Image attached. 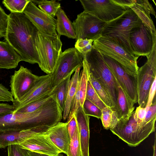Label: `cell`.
<instances>
[{
    "label": "cell",
    "mask_w": 156,
    "mask_h": 156,
    "mask_svg": "<svg viewBox=\"0 0 156 156\" xmlns=\"http://www.w3.org/2000/svg\"><path fill=\"white\" fill-rule=\"evenodd\" d=\"M62 119V112L58 103L51 98L41 108L32 112L13 111L0 114V131L33 129L43 132Z\"/></svg>",
    "instance_id": "cell-1"
},
{
    "label": "cell",
    "mask_w": 156,
    "mask_h": 156,
    "mask_svg": "<svg viewBox=\"0 0 156 156\" xmlns=\"http://www.w3.org/2000/svg\"><path fill=\"white\" fill-rule=\"evenodd\" d=\"M38 31L23 13H10L4 38L20 55L21 61L38 64L35 42Z\"/></svg>",
    "instance_id": "cell-2"
},
{
    "label": "cell",
    "mask_w": 156,
    "mask_h": 156,
    "mask_svg": "<svg viewBox=\"0 0 156 156\" xmlns=\"http://www.w3.org/2000/svg\"><path fill=\"white\" fill-rule=\"evenodd\" d=\"M142 23L136 14L130 8L117 18L108 22L102 36L109 37L134 55L129 43L130 34L132 29Z\"/></svg>",
    "instance_id": "cell-3"
},
{
    "label": "cell",
    "mask_w": 156,
    "mask_h": 156,
    "mask_svg": "<svg viewBox=\"0 0 156 156\" xmlns=\"http://www.w3.org/2000/svg\"><path fill=\"white\" fill-rule=\"evenodd\" d=\"M156 119L140 123L135 118V111H133L129 117L118 120L110 129L129 146L135 147L155 131Z\"/></svg>",
    "instance_id": "cell-4"
},
{
    "label": "cell",
    "mask_w": 156,
    "mask_h": 156,
    "mask_svg": "<svg viewBox=\"0 0 156 156\" xmlns=\"http://www.w3.org/2000/svg\"><path fill=\"white\" fill-rule=\"evenodd\" d=\"M83 56L87 62L90 73L108 92L115 108L119 86L104 61L102 54L93 47L90 51Z\"/></svg>",
    "instance_id": "cell-5"
},
{
    "label": "cell",
    "mask_w": 156,
    "mask_h": 156,
    "mask_svg": "<svg viewBox=\"0 0 156 156\" xmlns=\"http://www.w3.org/2000/svg\"><path fill=\"white\" fill-rule=\"evenodd\" d=\"M35 42L39 67L47 74L52 73L62 53L60 37L38 31Z\"/></svg>",
    "instance_id": "cell-6"
},
{
    "label": "cell",
    "mask_w": 156,
    "mask_h": 156,
    "mask_svg": "<svg viewBox=\"0 0 156 156\" xmlns=\"http://www.w3.org/2000/svg\"><path fill=\"white\" fill-rule=\"evenodd\" d=\"M93 46L101 54L117 62L129 74L136 77L139 68L137 64L138 57L132 55L107 36H102L94 41Z\"/></svg>",
    "instance_id": "cell-7"
},
{
    "label": "cell",
    "mask_w": 156,
    "mask_h": 156,
    "mask_svg": "<svg viewBox=\"0 0 156 156\" xmlns=\"http://www.w3.org/2000/svg\"><path fill=\"white\" fill-rule=\"evenodd\" d=\"M136 79L139 106L145 108L149 91L154 80L156 79V43L146 62L139 68Z\"/></svg>",
    "instance_id": "cell-8"
},
{
    "label": "cell",
    "mask_w": 156,
    "mask_h": 156,
    "mask_svg": "<svg viewBox=\"0 0 156 156\" xmlns=\"http://www.w3.org/2000/svg\"><path fill=\"white\" fill-rule=\"evenodd\" d=\"M85 11L77 15L72 23L76 41L79 39L94 41L102 36V32L107 23Z\"/></svg>",
    "instance_id": "cell-9"
},
{
    "label": "cell",
    "mask_w": 156,
    "mask_h": 156,
    "mask_svg": "<svg viewBox=\"0 0 156 156\" xmlns=\"http://www.w3.org/2000/svg\"><path fill=\"white\" fill-rule=\"evenodd\" d=\"M83 55L75 48H69L62 52L52 73L53 87L72 74L79 67H83Z\"/></svg>",
    "instance_id": "cell-10"
},
{
    "label": "cell",
    "mask_w": 156,
    "mask_h": 156,
    "mask_svg": "<svg viewBox=\"0 0 156 156\" xmlns=\"http://www.w3.org/2000/svg\"><path fill=\"white\" fill-rule=\"evenodd\" d=\"M80 1L84 11L106 22L117 18L129 9L120 6L113 0H80Z\"/></svg>",
    "instance_id": "cell-11"
},
{
    "label": "cell",
    "mask_w": 156,
    "mask_h": 156,
    "mask_svg": "<svg viewBox=\"0 0 156 156\" xmlns=\"http://www.w3.org/2000/svg\"><path fill=\"white\" fill-rule=\"evenodd\" d=\"M129 43L135 57L145 56L147 58L154 45L156 43V35L153 34L143 23L132 30Z\"/></svg>",
    "instance_id": "cell-12"
},
{
    "label": "cell",
    "mask_w": 156,
    "mask_h": 156,
    "mask_svg": "<svg viewBox=\"0 0 156 156\" xmlns=\"http://www.w3.org/2000/svg\"><path fill=\"white\" fill-rule=\"evenodd\" d=\"M103 59L127 97L134 104L138 102L136 77L129 74L117 62L102 55Z\"/></svg>",
    "instance_id": "cell-13"
},
{
    "label": "cell",
    "mask_w": 156,
    "mask_h": 156,
    "mask_svg": "<svg viewBox=\"0 0 156 156\" xmlns=\"http://www.w3.org/2000/svg\"><path fill=\"white\" fill-rule=\"evenodd\" d=\"M23 13L38 31L48 35L58 36L56 30V19L43 12L31 0Z\"/></svg>",
    "instance_id": "cell-14"
},
{
    "label": "cell",
    "mask_w": 156,
    "mask_h": 156,
    "mask_svg": "<svg viewBox=\"0 0 156 156\" xmlns=\"http://www.w3.org/2000/svg\"><path fill=\"white\" fill-rule=\"evenodd\" d=\"M27 68L21 66L18 70H15L11 76V92L14 101H19L32 87L39 79Z\"/></svg>",
    "instance_id": "cell-15"
},
{
    "label": "cell",
    "mask_w": 156,
    "mask_h": 156,
    "mask_svg": "<svg viewBox=\"0 0 156 156\" xmlns=\"http://www.w3.org/2000/svg\"><path fill=\"white\" fill-rule=\"evenodd\" d=\"M52 73L40 76L29 91L19 101L12 102L16 111L29 104L54 92Z\"/></svg>",
    "instance_id": "cell-16"
},
{
    "label": "cell",
    "mask_w": 156,
    "mask_h": 156,
    "mask_svg": "<svg viewBox=\"0 0 156 156\" xmlns=\"http://www.w3.org/2000/svg\"><path fill=\"white\" fill-rule=\"evenodd\" d=\"M44 132L37 133L19 145L30 151L51 156H56L62 153Z\"/></svg>",
    "instance_id": "cell-17"
},
{
    "label": "cell",
    "mask_w": 156,
    "mask_h": 156,
    "mask_svg": "<svg viewBox=\"0 0 156 156\" xmlns=\"http://www.w3.org/2000/svg\"><path fill=\"white\" fill-rule=\"evenodd\" d=\"M44 133L62 153L67 155L71 140L67 129V122H60L48 129Z\"/></svg>",
    "instance_id": "cell-18"
},
{
    "label": "cell",
    "mask_w": 156,
    "mask_h": 156,
    "mask_svg": "<svg viewBox=\"0 0 156 156\" xmlns=\"http://www.w3.org/2000/svg\"><path fill=\"white\" fill-rule=\"evenodd\" d=\"M38 132H40L33 129L0 131V148L19 145Z\"/></svg>",
    "instance_id": "cell-19"
},
{
    "label": "cell",
    "mask_w": 156,
    "mask_h": 156,
    "mask_svg": "<svg viewBox=\"0 0 156 156\" xmlns=\"http://www.w3.org/2000/svg\"><path fill=\"white\" fill-rule=\"evenodd\" d=\"M79 129L80 146L83 156H89L90 116L85 114L80 106L75 114Z\"/></svg>",
    "instance_id": "cell-20"
},
{
    "label": "cell",
    "mask_w": 156,
    "mask_h": 156,
    "mask_svg": "<svg viewBox=\"0 0 156 156\" xmlns=\"http://www.w3.org/2000/svg\"><path fill=\"white\" fill-rule=\"evenodd\" d=\"M137 15L142 22L151 30L153 34L156 35L154 23L150 15L156 17V14L152 5L148 0H134L133 5L130 7Z\"/></svg>",
    "instance_id": "cell-21"
},
{
    "label": "cell",
    "mask_w": 156,
    "mask_h": 156,
    "mask_svg": "<svg viewBox=\"0 0 156 156\" xmlns=\"http://www.w3.org/2000/svg\"><path fill=\"white\" fill-rule=\"evenodd\" d=\"M20 61V56L9 44L0 41V68H16Z\"/></svg>",
    "instance_id": "cell-22"
},
{
    "label": "cell",
    "mask_w": 156,
    "mask_h": 156,
    "mask_svg": "<svg viewBox=\"0 0 156 156\" xmlns=\"http://www.w3.org/2000/svg\"><path fill=\"white\" fill-rule=\"evenodd\" d=\"M134 103L127 97L121 88H118V95L116 105L112 108L116 112L118 120L127 119L134 111Z\"/></svg>",
    "instance_id": "cell-23"
},
{
    "label": "cell",
    "mask_w": 156,
    "mask_h": 156,
    "mask_svg": "<svg viewBox=\"0 0 156 156\" xmlns=\"http://www.w3.org/2000/svg\"><path fill=\"white\" fill-rule=\"evenodd\" d=\"M57 17L56 31L58 36L62 35L68 38L76 39V34L73 25L64 10L60 7L56 14Z\"/></svg>",
    "instance_id": "cell-24"
},
{
    "label": "cell",
    "mask_w": 156,
    "mask_h": 156,
    "mask_svg": "<svg viewBox=\"0 0 156 156\" xmlns=\"http://www.w3.org/2000/svg\"><path fill=\"white\" fill-rule=\"evenodd\" d=\"M81 68L79 66L76 69L69 82L63 112L64 120L67 119L69 115L71 104L77 89L80 70Z\"/></svg>",
    "instance_id": "cell-25"
},
{
    "label": "cell",
    "mask_w": 156,
    "mask_h": 156,
    "mask_svg": "<svg viewBox=\"0 0 156 156\" xmlns=\"http://www.w3.org/2000/svg\"><path fill=\"white\" fill-rule=\"evenodd\" d=\"M88 80L99 98L106 106L112 109L114 108V106L108 93L102 85L90 73L89 68Z\"/></svg>",
    "instance_id": "cell-26"
},
{
    "label": "cell",
    "mask_w": 156,
    "mask_h": 156,
    "mask_svg": "<svg viewBox=\"0 0 156 156\" xmlns=\"http://www.w3.org/2000/svg\"><path fill=\"white\" fill-rule=\"evenodd\" d=\"M83 69L80 73L78 87L80 93V106L82 107L86 99V95L88 81V67L85 59L83 58Z\"/></svg>",
    "instance_id": "cell-27"
},
{
    "label": "cell",
    "mask_w": 156,
    "mask_h": 156,
    "mask_svg": "<svg viewBox=\"0 0 156 156\" xmlns=\"http://www.w3.org/2000/svg\"><path fill=\"white\" fill-rule=\"evenodd\" d=\"M72 75H69L55 86L54 90V93L56 94L59 105L63 112L68 86Z\"/></svg>",
    "instance_id": "cell-28"
},
{
    "label": "cell",
    "mask_w": 156,
    "mask_h": 156,
    "mask_svg": "<svg viewBox=\"0 0 156 156\" xmlns=\"http://www.w3.org/2000/svg\"><path fill=\"white\" fill-rule=\"evenodd\" d=\"M38 5L40 9L48 15L54 18L58 9L61 7L60 3L55 0H31Z\"/></svg>",
    "instance_id": "cell-29"
},
{
    "label": "cell",
    "mask_w": 156,
    "mask_h": 156,
    "mask_svg": "<svg viewBox=\"0 0 156 156\" xmlns=\"http://www.w3.org/2000/svg\"><path fill=\"white\" fill-rule=\"evenodd\" d=\"M30 0H4L2 3L12 13H23Z\"/></svg>",
    "instance_id": "cell-30"
},
{
    "label": "cell",
    "mask_w": 156,
    "mask_h": 156,
    "mask_svg": "<svg viewBox=\"0 0 156 156\" xmlns=\"http://www.w3.org/2000/svg\"><path fill=\"white\" fill-rule=\"evenodd\" d=\"M66 155L67 156H83L78 127L70 140Z\"/></svg>",
    "instance_id": "cell-31"
},
{
    "label": "cell",
    "mask_w": 156,
    "mask_h": 156,
    "mask_svg": "<svg viewBox=\"0 0 156 156\" xmlns=\"http://www.w3.org/2000/svg\"><path fill=\"white\" fill-rule=\"evenodd\" d=\"M54 93V92H53L51 94L45 96L29 104L17 111H14L22 113H28L33 112L39 109L48 102L52 94Z\"/></svg>",
    "instance_id": "cell-32"
},
{
    "label": "cell",
    "mask_w": 156,
    "mask_h": 156,
    "mask_svg": "<svg viewBox=\"0 0 156 156\" xmlns=\"http://www.w3.org/2000/svg\"><path fill=\"white\" fill-rule=\"evenodd\" d=\"M86 99L91 101L101 110L107 106L99 98L88 80L87 83Z\"/></svg>",
    "instance_id": "cell-33"
},
{
    "label": "cell",
    "mask_w": 156,
    "mask_h": 156,
    "mask_svg": "<svg viewBox=\"0 0 156 156\" xmlns=\"http://www.w3.org/2000/svg\"><path fill=\"white\" fill-rule=\"evenodd\" d=\"M82 108L86 115L101 119L102 110L89 100L85 99Z\"/></svg>",
    "instance_id": "cell-34"
},
{
    "label": "cell",
    "mask_w": 156,
    "mask_h": 156,
    "mask_svg": "<svg viewBox=\"0 0 156 156\" xmlns=\"http://www.w3.org/2000/svg\"><path fill=\"white\" fill-rule=\"evenodd\" d=\"M76 41L75 48L83 56L90 51L93 48V40L79 39Z\"/></svg>",
    "instance_id": "cell-35"
},
{
    "label": "cell",
    "mask_w": 156,
    "mask_h": 156,
    "mask_svg": "<svg viewBox=\"0 0 156 156\" xmlns=\"http://www.w3.org/2000/svg\"><path fill=\"white\" fill-rule=\"evenodd\" d=\"M112 109L108 107H106L101 110V119L104 128L109 129L112 119Z\"/></svg>",
    "instance_id": "cell-36"
},
{
    "label": "cell",
    "mask_w": 156,
    "mask_h": 156,
    "mask_svg": "<svg viewBox=\"0 0 156 156\" xmlns=\"http://www.w3.org/2000/svg\"><path fill=\"white\" fill-rule=\"evenodd\" d=\"M9 15L0 6V38L5 37L8 23Z\"/></svg>",
    "instance_id": "cell-37"
},
{
    "label": "cell",
    "mask_w": 156,
    "mask_h": 156,
    "mask_svg": "<svg viewBox=\"0 0 156 156\" xmlns=\"http://www.w3.org/2000/svg\"><path fill=\"white\" fill-rule=\"evenodd\" d=\"M8 147V156H27L28 150L21 148L19 145H12Z\"/></svg>",
    "instance_id": "cell-38"
},
{
    "label": "cell",
    "mask_w": 156,
    "mask_h": 156,
    "mask_svg": "<svg viewBox=\"0 0 156 156\" xmlns=\"http://www.w3.org/2000/svg\"><path fill=\"white\" fill-rule=\"evenodd\" d=\"M14 100L11 92L3 85L0 83V101L13 102Z\"/></svg>",
    "instance_id": "cell-39"
},
{
    "label": "cell",
    "mask_w": 156,
    "mask_h": 156,
    "mask_svg": "<svg viewBox=\"0 0 156 156\" xmlns=\"http://www.w3.org/2000/svg\"><path fill=\"white\" fill-rule=\"evenodd\" d=\"M66 122L67 129L71 140L78 127L75 114L73 115L70 118L67 119Z\"/></svg>",
    "instance_id": "cell-40"
},
{
    "label": "cell",
    "mask_w": 156,
    "mask_h": 156,
    "mask_svg": "<svg viewBox=\"0 0 156 156\" xmlns=\"http://www.w3.org/2000/svg\"><path fill=\"white\" fill-rule=\"evenodd\" d=\"M156 119V100L153 101L151 105L147 110L145 119V121L150 122Z\"/></svg>",
    "instance_id": "cell-41"
},
{
    "label": "cell",
    "mask_w": 156,
    "mask_h": 156,
    "mask_svg": "<svg viewBox=\"0 0 156 156\" xmlns=\"http://www.w3.org/2000/svg\"><path fill=\"white\" fill-rule=\"evenodd\" d=\"M146 113L145 108H142L140 106L136 108L135 111V117L138 123H142L145 122V119Z\"/></svg>",
    "instance_id": "cell-42"
},
{
    "label": "cell",
    "mask_w": 156,
    "mask_h": 156,
    "mask_svg": "<svg viewBox=\"0 0 156 156\" xmlns=\"http://www.w3.org/2000/svg\"><path fill=\"white\" fill-rule=\"evenodd\" d=\"M156 79L153 82L149 91L148 100L145 108L146 110L151 105L154 100L155 99Z\"/></svg>",
    "instance_id": "cell-43"
},
{
    "label": "cell",
    "mask_w": 156,
    "mask_h": 156,
    "mask_svg": "<svg viewBox=\"0 0 156 156\" xmlns=\"http://www.w3.org/2000/svg\"><path fill=\"white\" fill-rule=\"evenodd\" d=\"M15 110V108L12 105L8 103H0V114L12 112Z\"/></svg>",
    "instance_id": "cell-44"
},
{
    "label": "cell",
    "mask_w": 156,
    "mask_h": 156,
    "mask_svg": "<svg viewBox=\"0 0 156 156\" xmlns=\"http://www.w3.org/2000/svg\"><path fill=\"white\" fill-rule=\"evenodd\" d=\"M28 154L29 156H51L47 154H40L34 152L28 151ZM56 156H63L62 154H60Z\"/></svg>",
    "instance_id": "cell-45"
},
{
    "label": "cell",
    "mask_w": 156,
    "mask_h": 156,
    "mask_svg": "<svg viewBox=\"0 0 156 156\" xmlns=\"http://www.w3.org/2000/svg\"><path fill=\"white\" fill-rule=\"evenodd\" d=\"M156 134L155 133V139L154 145L153 146V154L152 156H156Z\"/></svg>",
    "instance_id": "cell-46"
},
{
    "label": "cell",
    "mask_w": 156,
    "mask_h": 156,
    "mask_svg": "<svg viewBox=\"0 0 156 156\" xmlns=\"http://www.w3.org/2000/svg\"><path fill=\"white\" fill-rule=\"evenodd\" d=\"M27 156H29V155H28V154H27Z\"/></svg>",
    "instance_id": "cell-47"
}]
</instances>
